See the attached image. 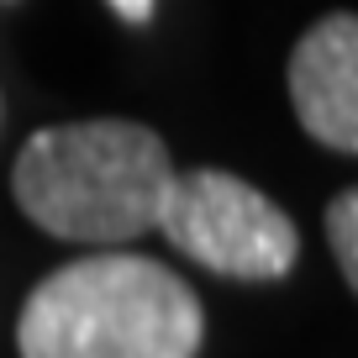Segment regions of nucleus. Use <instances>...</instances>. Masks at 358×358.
<instances>
[{"label":"nucleus","mask_w":358,"mask_h":358,"mask_svg":"<svg viewBox=\"0 0 358 358\" xmlns=\"http://www.w3.org/2000/svg\"><path fill=\"white\" fill-rule=\"evenodd\" d=\"M11 185L43 232L116 248L158 227L174 164L164 137L137 122H74L27 137Z\"/></svg>","instance_id":"2"},{"label":"nucleus","mask_w":358,"mask_h":358,"mask_svg":"<svg viewBox=\"0 0 358 358\" xmlns=\"http://www.w3.org/2000/svg\"><path fill=\"white\" fill-rule=\"evenodd\" d=\"M290 101L316 143L358 148V22L348 11L322 16L290 53Z\"/></svg>","instance_id":"4"},{"label":"nucleus","mask_w":358,"mask_h":358,"mask_svg":"<svg viewBox=\"0 0 358 358\" xmlns=\"http://www.w3.org/2000/svg\"><path fill=\"white\" fill-rule=\"evenodd\" d=\"M327 243H332L337 264H343L348 290H358V195L353 190H343L327 206Z\"/></svg>","instance_id":"5"},{"label":"nucleus","mask_w":358,"mask_h":358,"mask_svg":"<svg viewBox=\"0 0 358 358\" xmlns=\"http://www.w3.org/2000/svg\"><path fill=\"white\" fill-rule=\"evenodd\" d=\"M153 232H164L185 258L232 280H280L301 258L290 216L268 195H258L248 179L222 169L174 174Z\"/></svg>","instance_id":"3"},{"label":"nucleus","mask_w":358,"mask_h":358,"mask_svg":"<svg viewBox=\"0 0 358 358\" xmlns=\"http://www.w3.org/2000/svg\"><path fill=\"white\" fill-rule=\"evenodd\" d=\"M111 6L127 16V22H148V16H153V0H111Z\"/></svg>","instance_id":"6"},{"label":"nucleus","mask_w":358,"mask_h":358,"mask_svg":"<svg viewBox=\"0 0 358 358\" xmlns=\"http://www.w3.org/2000/svg\"><path fill=\"white\" fill-rule=\"evenodd\" d=\"M201 301L143 253H95L53 268L22 306V358H195Z\"/></svg>","instance_id":"1"}]
</instances>
